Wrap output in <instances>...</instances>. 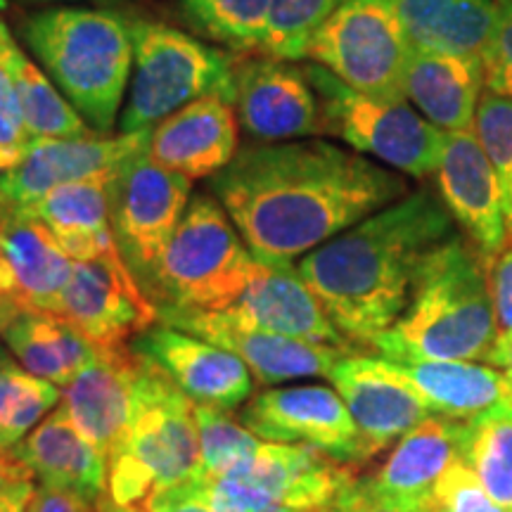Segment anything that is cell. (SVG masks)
Segmentation results:
<instances>
[{"label":"cell","mask_w":512,"mask_h":512,"mask_svg":"<svg viewBox=\"0 0 512 512\" xmlns=\"http://www.w3.org/2000/svg\"><path fill=\"white\" fill-rule=\"evenodd\" d=\"M211 188L266 264H292L408 195L399 171L323 140L245 147Z\"/></svg>","instance_id":"6da1fadb"},{"label":"cell","mask_w":512,"mask_h":512,"mask_svg":"<svg viewBox=\"0 0 512 512\" xmlns=\"http://www.w3.org/2000/svg\"><path fill=\"white\" fill-rule=\"evenodd\" d=\"M451 235L441 197L418 190L313 249L297 268L344 339L373 349L406 311L427 256Z\"/></svg>","instance_id":"7a4b0ae2"},{"label":"cell","mask_w":512,"mask_h":512,"mask_svg":"<svg viewBox=\"0 0 512 512\" xmlns=\"http://www.w3.org/2000/svg\"><path fill=\"white\" fill-rule=\"evenodd\" d=\"M498 323L489 264L465 235H451L427 256L401 318L373 349L392 363L489 361Z\"/></svg>","instance_id":"3957f363"},{"label":"cell","mask_w":512,"mask_h":512,"mask_svg":"<svg viewBox=\"0 0 512 512\" xmlns=\"http://www.w3.org/2000/svg\"><path fill=\"white\" fill-rule=\"evenodd\" d=\"M24 43L95 133L117 124L133 72L131 27L117 12L53 8L22 24Z\"/></svg>","instance_id":"277c9868"},{"label":"cell","mask_w":512,"mask_h":512,"mask_svg":"<svg viewBox=\"0 0 512 512\" xmlns=\"http://www.w3.org/2000/svg\"><path fill=\"white\" fill-rule=\"evenodd\" d=\"M200 472L195 401L140 356L131 422L117 451L107 458V496L119 508H136L155 491L188 482Z\"/></svg>","instance_id":"5b68a950"},{"label":"cell","mask_w":512,"mask_h":512,"mask_svg":"<svg viewBox=\"0 0 512 512\" xmlns=\"http://www.w3.org/2000/svg\"><path fill=\"white\" fill-rule=\"evenodd\" d=\"M254 266L256 256L221 202L197 195L159 256L145 292L157 309L228 311L245 294Z\"/></svg>","instance_id":"8992f818"},{"label":"cell","mask_w":512,"mask_h":512,"mask_svg":"<svg viewBox=\"0 0 512 512\" xmlns=\"http://www.w3.org/2000/svg\"><path fill=\"white\" fill-rule=\"evenodd\" d=\"M131 38L133 72L119 119L121 133L152 131L207 95L235 100V62L219 48L159 22L131 24Z\"/></svg>","instance_id":"52a82bcc"},{"label":"cell","mask_w":512,"mask_h":512,"mask_svg":"<svg viewBox=\"0 0 512 512\" xmlns=\"http://www.w3.org/2000/svg\"><path fill=\"white\" fill-rule=\"evenodd\" d=\"M356 470L313 446L264 441L223 475H197L188 484L216 512H313L356 479Z\"/></svg>","instance_id":"ba28073f"},{"label":"cell","mask_w":512,"mask_h":512,"mask_svg":"<svg viewBox=\"0 0 512 512\" xmlns=\"http://www.w3.org/2000/svg\"><path fill=\"white\" fill-rule=\"evenodd\" d=\"M318 95L323 133L344 140L411 178L437 174L446 133L415 112L408 100H380L358 93L320 64L304 67Z\"/></svg>","instance_id":"9c48e42d"},{"label":"cell","mask_w":512,"mask_h":512,"mask_svg":"<svg viewBox=\"0 0 512 512\" xmlns=\"http://www.w3.org/2000/svg\"><path fill=\"white\" fill-rule=\"evenodd\" d=\"M411 53L396 0H339L309 48L313 62L380 100H406Z\"/></svg>","instance_id":"30bf717a"},{"label":"cell","mask_w":512,"mask_h":512,"mask_svg":"<svg viewBox=\"0 0 512 512\" xmlns=\"http://www.w3.org/2000/svg\"><path fill=\"white\" fill-rule=\"evenodd\" d=\"M192 181L140 152L112 183V228L119 252L145 287L190 204Z\"/></svg>","instance_id":"8fae6325"},{"label":"cell","mask_w":512,"mask_h":512,"mask_svg":"<svg viewBox=\"0 0 512 512\" xmlns=\"http://www.w3.org/2000/svg\"><path fill=\"white\" fill-rule=\"evenodd\" d=\"M159 323L207 339L230 351L249 368L259 387H278L302 377H330L344 356L356 347L313 344L240 323L228 311H185L159 306Z\"/></svg>","instance_id":"7c38bea8"},{"label":"cell","mask_w":512,"mask_h":512,"mask_svg":"<svg viewBox=\"0 0 512 512\" xmlns=\"http://www.w3.org/2000/svg\"><path fill=\"white\" fill-rule=\"evenodd\" d=\"M240 422L261 441L313 446L337 463L363 465L354 420L337 389L323 384L264 389L240 408Z\"/></svg>","instance_id":"4fadbf2b"},{"label":"cell","mask_w":512,"mask_h":512,"mask_svg":"<svg viewBox=\"0 0 512 512\" xmlns=\"http://www.w3.org/2000/svg\"><path fill=\"white\" fill-rule=\"evenodd\" d=\"M330 380L358 430L363 463L399 444L432 415L408 375L382 356L351 351L337 363Z\"/></svg>","instance_id":"5bb4252c"},{"label":"cell","mask_w":512,"mask_h":512,"mask_svg":"<svg viewBox=\"0 0 512 512\" xmlns=\"http://www.w3.org/2000/svg\"><path fill=\"white\" fill-rule=\"evenodd\" d=\"M55 316H62L93 344H126L150 330L159 309L121 252L74 261Z\"/></svg>","instance_id":"9a60e30c"},{"label":"cell","mask_w":512,"mask_h":512,"mask_svg":"<svg viewBox=\"0 0 512 512\" xmlns=\"http://www.w3.org/2000/svg\"><path fill=\"white\" fill-rule=\"evenodd\" d=\"M152 131L91 133L83 138H34L15 169L0 174V197L8 209L29 211L60 185L117 174L150 145Z\"/></svg>","instance_id":"2e32d148"},{"label":"cell","mask_w":512,"mask_h":512,"mask_svg":"<svg viewBox=\"0 0 512 512\" xmlns=\"http://www.w3.org/2000/svg\"><path fill=\"white\" fill-rule=\"evenodd\" d=\"M235 112L249 136L264 143H290L323 133L318 95L304 69L273 57H247L235 64Z\"/></svg>","instance_id":"e0dca14e"},{"label":"cell","mask_w":512,"mask_h":512,"mask_svg":"<svg viewBox=\"0 0 512 512\" xmlns=\"http://www.w3.org/2000/svg\"><path fill=\"white\" fill-rule=\"evenodd\" d=\"M437 190L453 221L465 230L486 264L508 245L501 181L475 133H446L437 169Z\"/></svg>","instance_id":"ac0fdd59"},{"label":"cell","mask_w":512,"mask_h":512,"mask_svg":"<svg viewBox=\"0 0 512 512\" xmlns=\"http://www.w3.org/2000/svg\"><path fill=\"white\" fill-rule=\"evenodd\" d=\"M131 347L152 361L181 392L195 403L235 411L249 401L254 377L230 351L207 339L176 330L171 325H152L131 342Z\"/></svg>","instance_id":"d6986e66"},{"label":"cell","mask_w":512,"mask_h":512,"mask_svg":"<svg viewBox=\"0 0 512 512\" xmlns=\"http://www.w3.org/2000/svg\"><path fill=\"white\" fill-rule=\"evenodd\" d=\"M138 373L140 356L131 344H98L93 361L62 389L60 406L105 458L131 422Z\"/></svg>","instance_id":"ffe728a7"},{"label":"cell","mask_w":512,"mask_h":512,"mask_svg":"<svg viewBox=\"0 0 512 512\" xmlns=\"http://www.w3.org/2000/svg\"><path fill=\"white\" fill-rule=\"evenodd\" d=\"M74 261L34 216L0 214V299L19 311L57 313Z\"/></svg>","instance_id":"44dd1931"},{"label":"cell","mask_w":512,"mask_h":512,"mask_svg":"<svg viewBox=\"0 0 512 512\" xmlns=\"http://www.w3.org/2000/svg\"><path fill=\"white\" fill-rule=\"evenodd\" d=\"M147 155L185 178H207L238 155V117L233 102L207 95L152 128Z\"/></svg>","instance_id":"7402d4cb"},{"label":"cell","mask_w":512,"mask_h":512,"mask_svg":"<svg viewBox=\"0 0 512 512\" xmlns=\"http://www.w3.org/2000/svg\"><path fill=\"white\" fill-rule=\"evenodd\" d=\"M228 313L240 323L285 337L313 344L354 347L335 328L328 311L306 285L299 268L292 264H266L256 259L245 294Z\"/></svg>","instance_id":"603a6c76"},{"label":"cell","mask_w":512,"mask_h":512,"mask_svg":"<svg viewBox=\"0 0 512 512\" xmlns=\"http://www.w3.org/2000/svg\"><path fill=\"white\" fill-rule=\"evenodd\" d=\"M12 453L41 486L72 491L95 505L107 496V458L83 437L62 406L38 422Z\"/></svg>","instance_id":"cb8c5ba5"},{"label":"cell","mask_w":512,"mask_h":512,"mask_svg":"<svg viewBox=\"0 0 512 512\" xmlns=\"http://www.w3.org/2000/svg\"><path fill=\"white\" fill-rule=\"evenodd\" d=\"M432 413L460 422L512 418V380L496 366L472 361H403Z\"/></svg>","instance_id":"d4e9b609"},{"label":"cell","mask_w":512,"mask_h":512,"mask_svg":"<svg viewBox=\"0 0 512 512\" xmlns=\"http://www.w3.org/2000/svg\"><path fill=\"white\" fill-rule=\"evenodd\" d=\"M467 422L430 415L401 437L389 458L370 477L375 496L427 503L434 484L458 460H463Z\"/></svg>","instance_id":"484cf974"},{"label":"cell","mask_w":512,"mask_h":512,"mask_svg":"<svg viewBox=\"0 0 512 512\" xmlns=\"http://www.w3.org/2000/svg\"><path fill=\"white\" fill-rule=\"evenodd\" d=\"M114 176L60 185L24 214L41 221L72 261H95L119 252L112 228Z\"/></svg>","instance_id":"4316f807"},{"label":"cell","mask_w":512,"mask_h":512,"mask_svg":"<svg viewBox=\"0 0 512 512\" xmlns=\"http://www.w3.org/2000/svg\"><path fill=\"white\" fill-rule=\"evenodd\" d=\"M484 93L479 60L413 50L406 69V100L444 133H470Z\"/></svg>","instance_id":"83f0119b"},{"label":"cell","mask_w":512,"mask_h":512,"mask_svg":"<svg viewBox=\"0 0 512 512\" xmlns=\"http://www.w3.org/2000/svg\"><path fill=\"white\" fill-rule=\"evenodd\" d=\"M413 50L479 60L498 29V0H396Z\"/></svg>","instance_id":"f1b7e54d"},{"label":"cell","mask_w":512,"mask_h":512,"mask_svg":"<svg viewBox=\"0 0 512 512\" xmlns=\"http://www.w3.org/2000/svg\"><path fill=\"white\" fill-rule=\"evenodd\" d=\"M0 339L19 366L60 389L67 387L98 351V344L83 337L62 316L41 311H19Z\"/></svg>","instance_id":"f546056e"},{"label":"cell","mask_w":512,"mask_h":512,"mask_svg":"<svg viewBox=\"0 0 512 512\" xmlns=\"http://www.w3.org/2000/svg\"><path fill=\"white\" fill-rule=\"evenodd\" d=\"M0 57L15 86L19 110L31 138H83L95 133L88 131L86 121L48 79V74L19 48L3 22H0Z\"/></svg>","instance_id":"4dcf8cb0"},{"label":"cell","mask_w":512,"mask_h":512,"mask_svg":"<svg viewBox=\"0 0 512 512\" xmlns=\"http://www.w3.org/2000/svg\"><path fill=\"white\" fill-rule=\"evenodd\" d=\"M62 401V389L31 375L0 347V451H12Z\"/></svg>","instance_id":"1f68e13d"},{"label":"cell","mask_w":512,"mask_h":512,"mask_svg":"<svg viewBox=\"0 0 512 512\" xmlns=\"http://www.w3.org/2000/svg\"><path fill=\"white\" fill-rule=\"evenodd\" d=\"M185 15L211 41L235 53L261 48L271 0H181Z\"/></svg>","instance_id":"d6a6232c"},{"label":"cell","mask_w":512,"mask_h":512,"mask_svg":"<svg viewBox=\"0 0 512 512\" xmlns=\"http://www.w3.org/2000/svg\"><path fill=\"white\" fill-rule=\"evenodd\" d=\"M463 463L475 472L486 494L512 512V418L467 422Z\"/></svg>","instance_id":"836d02e7"},{"label":"cell","mask_w":512,"mask_h":512,"mask_svg":"<svg viewBox=\"0 0 512 512\" xmlns=\"http://www.w3.org/2000/svg\"><path fill=\"white\" fill-rule=\"evenodd\" d=\"M337 5L339 0H271L259 53L283 62L309 57L313 38Z\"/></svg>","instance_id":"e575fe53"},{"label":"cell","mask_w":512,"mask_h":512,"mask_svg":"<svg viewBox=\"0 0 512 512\" xmlns=\"http://www.w3.org/2000/svg\"><path fill=\"white\" fill-rule=\"evenodd\" d=\"M195 420L197 430H200V446H202V472L204 477H216L230 470L249 453H254L264 441L256 439L242 425L235 420L230 411H221V408L204 406V403H195Z\"/></svg>","instance_id":"d590c367"},{"label":"cell","mask_w":512,"mask_h":512,"mask_svg":"<svg viewBox=\"0 0 512 512\" xmlns=\"http://www.w3.org/2000/svg\"><path fill=\"white\" fill-rule=\"evenodd\" d=\"M472 133L501 181L505 219L512 238V100L486 88L479 98Z\"/></svg>","instance_id":"8d00e7d4"},{"label":"cell","mask_w":512,"mask_h":512,"mask_svg":"<svg viewBox=\"0 0 512 512\" xmlns=\"http://www.w3.org/2000/svg\"><path fill=\"white\" fill-rule=\"evenodd\" d=\"M427 505L430 512H508L486 494L482 482L463 460L453 463L441 475Z\"/></svg>","instance_id":"74e56055"},{"label":"cell","mask_w":512,"mask_h":512,"mask_svg":"<svg viewBox=\"0 0 512 512\" xmlns=\"http://www.w3.org/2000/svg\"><path fill=\"white\" fill-rule=\"evenodd\" d=\"M31 140L34 138L29 136L27 126H24L15 86H12L8 69H5L3 57H0V174L15 169L22 162Z\"/></svg>","instance_id":"f35d334b"},{"label":"cell","mask_w":512,"mask_h":512,"mask_svg":"<svg viewBox=\"0 0 512 512\" xmlns=\"http://www.w3.org/2000/svg\"><path fill=\"white\" fill-rule=\"evenodd\" d=\"M498 8L496 36L482 57L484 86L512 100V0H498Z\"/></svg>","instance_id":"ab89813d"},{"label":"cell","mask_w":512,"mask_h":512,"mask_svg":"<svg viewBox=\"0 0 512 512\" xmlns=\"http://www.w3.org/2000/svg\"><path fill=\"white\" fill-rule=\"evenodd\" d=\"M491 297H494L498 335L512 332V245L496 256L489 266Z\"/></svg>","instance_id":"60d3db41"},{"label":"cell","mask_w":512,"mask_h":512,"mask_svg":"<svg viewBox=\"0 0 512 512\" xmlns=\"http://www.w3.org/2000/svg\"><path fill=\"white\" fill-rule=\"evenodd\" d=\"M140 508L147 512H216L204 498L190 489L188 482L155 491Z\"/></svg>","instance_id":"b9f144b4"},{"label":"cell","mask_w":512,"mask_h":512,"mask_svg":"<svg viewBox=\"0 0 512 512\" xmlns=\"http://www.w3.org/2000/svg\"><path fill=\"white\" fill-rule=\"evenodd\" d=\"M36 477L12 451H0V501L12 496H31Z\"/></svg>","instance_id":"7bdbcfd3"},{"label":"cell","mask_w":512,"mask_h":512,"mask_svg":"<svg viewBox=\"0 0 512 512\" xmlns=\"http://www.w3.org/2000/svg\"><path fill=\"white\" fill-rule=\"evenodd\" d=\"M27 512H98V505L72 494V491L50 489V486L38 484L27 505Z\"/></svg>","instance_id":"ee69618b"},{"label":"cell","mask_w":512,"mask_h":512,"mask_svg":"<svg viewBox=\"0 0 512 512\" xmlns=\"http://www.w3.org/2000/svg\"><path fill=\"white\" fill-rule=\"evenodd\" d=\"M370 503H373L370 477L358 475L356 479H351V482L344 486L335 498H332V501L320 505V508L313 512H368Z\"/></svg>","instance_id":"f6af8a7d"},{"label":"cell","mask_w":512,"mask_h":512,"mask_svg":"<svg viewBox=\"0 0 512 512\" xmlns=\"http://www.w3.org/2000/svg\"><path fill=\"white\" fill-rule=\"evenodd\" d=\"M368 512H430V505L418 501H399V498H384L373 494Z\"/></svg>","instance_id":"bcb514c9"},{"label":"cell","mask_w":512,"mask_h":512,"mask_svg":"<svg viewBox=\"0 0 512 512\" xmlns=\"http://www.w3.org/2000/svg\"><path fill=\"white\" fill-rule=\"evenodd\" d=\"M489 363L498 370H503V373L512 380V332L510 335H498Z\"/></svg>","instance_id":"7dc6e473"},{"label":"cell","mask_w":512,"mask_h":512,"mask_svg":"<svg viewBox=\"0 0 512 512\" xmlns=\"http://www.w3.org/2000/svg\"><path fill=\"white\" fill-rule=\"evenodd\" d=\"M31 496H34V494H31ZM31 496L3 498V501H0V512H27V505L31 501Z\"/></svg>","instance_id":"c3c4849f"},{"label":"cell","mask_w":512,"mask_h":512,"mask_svg":"<svg viewBox=\"0 0 512 512\" xmlns=\"http://www.w3.org/2000/svg\"><path fill=\"white\" fill-rule=\"evenodd\" d=\"M17 313H19V309H15V306L0 299V337H3L5 328H8V325L12 323V318H15Z\"/></svg>","instance_id":"681fc988"},{"label":"cell","mask_w":512,"mask_h":512,"mask_svg":"<svg viewBox=\"0 0 512 512\" xmlns=\"http://www.w3.org/2000/svg\"><path fill=\"white\" fill-rule=\"evenodd\" d=\"M98 512H114V503L110 501V496H105L102 501L98 503Z\"/></svg>","instance_id":"f907efd6"},{"label":"cell","mask_w":512,"mask_h":512,"mask_svg":"<svg viewBox=\"0 0 512 512\" xmlns=\"http://www.w3.org/2000/svg\"><path fill=\"white\" fill-rule=\"evenodd\" d=\"M114 512H147V510L140 508V505H136V508H119V505H114Z\"/></svg>","instance_id":"816d5d0a"}]
</instances>
